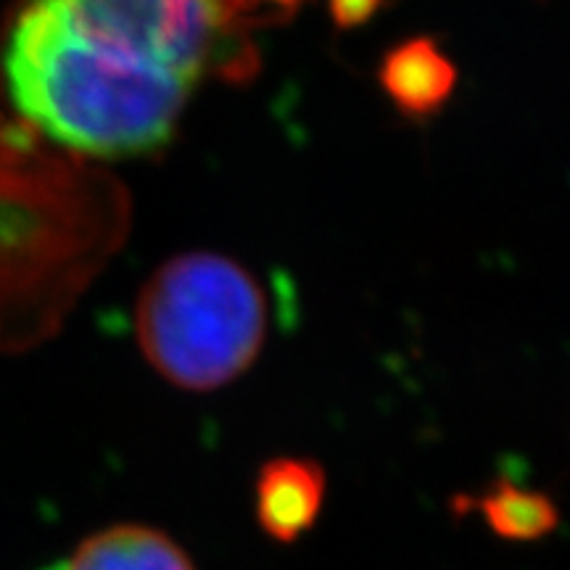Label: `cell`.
I'll use <instances>...</instances> for the list:
<instances>
[{
  "label": "cell",
  "mask_w": 570,
  "mask_h": 570,
  "mask_svg": "<svg viewBox=\"0 0 570 570\" xmlns=\"http://www.w3.org/2000/svg\"><path fill=\"white\" fill-rule=\"evenodd\" d=\"M19 21L114 63L248 82L259 69L248 0H24Z\"/></svg>",
  "instance_id": "7a4b0ae2"
},
{
  "label": "cell",
  "mask_w": 570,
  "mask_h": 570,
  "mask_svg": "<svg viewBox=\"0 0 570 570\" xmlns=\"http://www.w3.org/2000/svg\"><path fill=\"white\" fill-rule=\"evenodd\" d=\"M6 90L35 127L101 159L151 154L173 140L194 82L114 63L13 19L3 48Z\"/></svg>",
  "instance_id": "6da1fadb"
},
{
  "label": "cell",
  "mask_w": 570,
  "mask_h": 570,
  "mask_svg": "<svg viewBox=\"0 0 570 570\" xmlns=\"http://www.w3.org/2000/svg\"><path fill=\"white\" fill-rule=\"evenodd\" d=\"M56 570H196L167 533L146 525H114L92 533Z\"/></svg>",
  "instance_id": "8992f818"
},
{
  "label": "cell",
  "mask_w": 570,
  "mask_h": 570,
  "mask_svg": "<svg viewBox=\"0 0 570 570\" xmlns=\"http://www.w3.org/2000/svg\"><path fill=\"white\" fill-rule=\"evenodd\" d=\"M267 298L244 265L183 254L156 269L138 298V344L159 375L214 391L244 375L267 338Z\"/></svg>",
  "instance_id": "3957f363"
},
{
  "label": "cell",
  "mask_w": 570,
  "mask_h": 570,
  "mask_svg": "<svg viewBox=\"0 0 570 570\" xmlns=\"http://www.w3.org/2000/svg\"><path fill=\"white\" fill-rule=\"evenodd\" d=\"M325 470L315 460H269L256 475V523L269 539L294 544L317 523L325 502Z\"/></svg>",
  "instance_id": "277c9868"
},
{
  "label": "cell",
  "mask_w": 570,
  "mask_h": 570,
  "mask_svg": "<svg viewBox=\"0 0 570 570\" xmlns=\"http://www.w3.org/2000/svg\"><path fill=\"white\" fill-rule=\"evenodd\" d=\"M256 19H288L302 9L306 0H248Z\"/></svg>",
  "instance_id": "9c48e42d"
},
{
  "label": "cell",
  "mask_w": 570,
  "mask_h": 570,
  "mask_svg": "<svg viewBox=\"0 0 570 570\" xmlns=\"http://www.w3.org/2000/svg\"><path fill=\"white\" fill-rule=\"evenodd\" d=\"M377 80L399 111L412 119H428L444 109L458 88V69L436 40L412 38L383 56Z\"/></svg>",
  "instance_id": "5b68a950"
},
{
  "label": "cell",
  "mask_w": 570,
  "mask_h": 570,
  "mask_svg": "<svg viewBox=\"0 0 570 570\" xmlns=\"http://www.w3.org/2000/svg\"><path fill=\"white\" fill-rule=\"evenodd\" d=\"M460 515H479L497 537L508 541H537L558 529L560 512L550 494L537 489H523L510 479L494 481L479 497H458L452 502Z\"/></svg>",
  "instance_id": "52a82bcc"
},
{
  "label": "cell",
  "mask_w": 570,
  "mask_h": 570,
  "mask_svg": "<svg viewBox=\"0 0 570 570\" xmlns=\"http://www.w3.org/2000/svg\"><path fill=\"white\" fill-rule=\"evenodd\" d=\"M383 6L386 0H327V11L338 30H356V27L367 24Z\"/></svg>",
  "instance_id": "ba28073f"
}]
</instances>
